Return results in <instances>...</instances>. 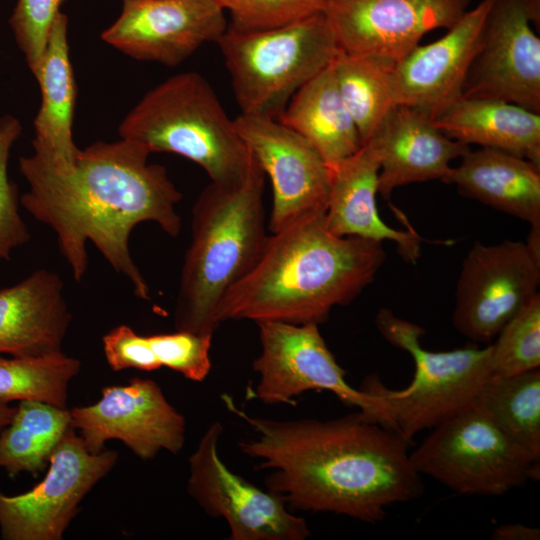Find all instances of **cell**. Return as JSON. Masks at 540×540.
I'll list each match as a JSON object with an SVG mask.
<instances>
[{
  "mask_svg": "<svg viewBox=\"0 0 540 540\" xmlns=\"http://www.w3.org/2000/svg\"><path fill=\"white\" fill-rule=\"evenodd\" d=\"M226 408L254 431L238 443L258 460L269 491L303 511L345 515L366 523L424 491L399 433L360 411L331 420H273L249 415L222 395Z\"/></svg>",
  "mask_w": 540,
  "mask_h": 540,
  "instance_id": "obj_1",
  "label": "cell"
},
{
  "mask_svg": "<svg viewBox=\"0 0 540 540\" xmlns=\"http://www.w3.org/2000/svg\"><path fill=\"white\" fill-rule=\"evenodd\" d=\"M140 143L121 139L97 141L80 149L74 164L55 169L34 154L19 159L29 189L20 203L56 234L61 255L80 282L88 269L92 242L113 270L124 276L133 294L150 300V288L129 249L132 230L154 222L169 236L181 231L176 211L181 192Z\"/></svg>",
  "mask_w": 540,
  "mask_h": 540,
  "instance_id": "obj_2",
  "label": "cell"
},
{
  "mask_svg": "<svg viewBox=\"0 0 540 540\" xmlns=\"http://www.w3.org/2000/svg\"><path fill=\"white\" fill-rule=\"evenodd\" d=\"M385 258L383 242L330 232L325 211L303 216L271 233L255 266L222 298L218 322L319 325L375 279Z\"/></svg>",
  "mask_w": 540,
  "mask_h": 540,
  "instance_id": "obj_3",
  "label": "cell"
},
{
  "mask_svg": "<svg viewBox=\"0 0 540 540\" xmlns=\"http://www.w3.org/2000/svg\"><path fill=\"white\" fill-rule=\"evenodd\" d=\"M265 176L256 161L242 181L210 182L197 197L174 310L176 330L213 335L222 298L260 258L269 237Z\"/></svg>",
  "mask_w": 540,
  "mask_h": 540,
  "instance_id": "obj_4",
  "label": "cell"
},
{
  "mask_svg": "<svg viewBox=\"0 0 540 540\" xmlns=\"http://www.w3.org/2000/svg\"><path fill=\"white\" fill-rule=\"evenodd\" d=\"M118 133L150 153H174L193 161L214 183L240 182L256 162L234 119L196 72L173 75L148 91L124 117Z\"/></svg>",
  "mask_w": 540,
  "mask_h": 540,
  "instance_id": "obj_5",
  "label": "cell"
},
{
  "mask_svg": "<svg viewBox=\"0 0 540 540\" xmlns=\"http://www.w3.org/2000/svg\"><path fill=\"white\" fill-rule=\"evenodd\" d=\"M216 43L241 113L277 120L292 96L340 51L323 11L271 29L227 27Z\"/></svg>",
  "mask_w": 540,
  "mask_h": 540,
  "instance_id": "obj_6",
  "label": "cell"
},
{
  "mask_svg": "<svg viewBox=\"0 0 540 540\" xmlns=\"http://www.w3.org/2000/svg\"><path fill=\"white\" fill-rule=\"evenodd\" d=\"M375 325L387 342L411 355L415 372L401 390L387 388L377 376L366 377L360 389L383 400L393 430L409 443L422 430L473 405L492 377L490 344L429 351L420 342L424 329L387 308L377 312Z\"/></svg>",
  "mask_w": 540,
  "mask_h": 540,
  "instance_id": "obj_7",
  "label": "cell"
},
{
  "mask_svg": "<svg viewBox=\"0 0 540 540\" xmlns=\"http://www.w3.org/2000/svg\"><path fill=\"white\" fill-rule=\"evenodd\" d=\"M432 429L412 465L458 494L501 496L540 477V464L474 404Z\"/></svg>",
  "mask_w": 540,
  "mask_h": 540,
  "instance_id": "obj_8",
  "label": "cell"
},
{
  "mask_svg": "<svg viewBox=\"0 0 540 540\" xmlns=\"http://www.w3.org/2000/svg\"><path fill=\"white\" fill-rule=\"evenodd\" d=\"M261 352L253 362L259 378L253 395L266 404H294L311 390L333 393L368 419L392 429L380 397L352 387L316 324L257 322ZM393 430V429H392Z\"/></svg>",
  "mask_w": 540,
  "mask_h": 540,
  "instance_id": "obj_9",
  "label": "cell"
},
{
  "mask_svg": "<svg viewBox=\"0 0 540 540\" xmlns=\"http://www.w3.org/2000/svg\"><path fill=\"white\" fill-rule=\"evenodd\" d=\"M540 253L527 242L476 241L463 260L452 322L464 337L490 343L536 295Z\"/></svg>",
  "mask_w": 540,
  "mask_h": 540,
  "instance_id": "obj_10",
  "label": "cell"
},
{
  "mask_svg": "<svg viewBox=\"0 0 540 540\" xmlns=\"http://www.w3.org/2000/svg\"><path fill=\"white\" fill-rule=\"evenodd\" d=\"M118 453H91L70 428L50 455L44 479L9 496L0 491V531L5 540H61L87 493L115 466Z\"/></svg>",
  "mask_w": 540,
  "mask_h": 540,
  "instance_id": "obj_11",
  "label": "cell"
},
{
  "mask_svg": "<svg viewBox=\"0 0 540 540\" xmlns=\"http://www.w3.org/2000/svg\"><path fill=\"white\" fill-rule=\"evenodd\" d=\"M540 0H491L461 98L497 99L540 114Z\"/></svg>",
  "mask_w": 540,
  "mask_h": 540,
  "instance_id": "obj_12",
  "label": "cell"
},
{
  "mask_svg": "<svg viewBox=\"0 0 540 540\" xmlns=\"http://www.w3.org/2000/svg\"><path fill=\"white\" fill-rule=\"evenodd\" d=\"M223 425L214 421L189 458L187 491L206 514L223 518L231 540H304L310 537L304 518L286 503L232 472L218 454Z\"/></svg>",
  "mask_w": 540,
  "mask_h": 540,
  "instance_id": "obj_13",
  "label": "cell"
},
{
  "mask_svg": "<svg viewBox=\"0 0 540 540\" xmlns=\"http://www.w3.org/2000/svg\"><path fill=\"white\" fill-rule=\"evenodd\" d=\"M71 424L91 453L115 439L142 460L162 450L177 454L185 443L186 422L151 379L133 378L125 385L106 386L101 398L70 410Z\"/></svg>",
  "mask_w": 540,
  "mask_h": 540,
  "instance_id": "obj_14",
  "label": "cell"
},
{
  "mask_svg": "<svg viewBox=\"0 0 540 540\" xmlns=\"http://www.w3.org/2000/svg\"><path fill=\"white\" fill-rule=\"evenodd\" d=\"M234 124L271 180V233L303 216L326 211L332 169L306 139L269 117L241 113Z\"/></svg>",
  "mask_w": 540,
  "mask_h": 540,
  "instance_id": "obj_15",
  "label": "cell"
},
{
  "mask_svg": "<svg viewBox=\"0 0 540 540\" xmlns=\"http://www.w3.org/2000/svg\"><path fill=\"white\" fill-rule=\"evenodd\" d=\"M470 0H327L323 9L339 48L396 64L428 32L451 28Z\"/></svg>",
  "mask_w": 540,
  "mask_h": 540,
  "instance_id": "obj_16",
  "label": "cell"
},
{
  "mask_svg": "<svg viewBox=\"0 0 540 540\" xmlns=\"http://www.w3.org/2000/svg\"><path fill=\"white\" fill-rule=\"evenodd\" d=\"M227 27L216 0H123L119 16L100 37L131 58L173 67L202 45L216 43Z\"/></svg>",
  "mask_w": 540,
  "mask_h": 540,
  "instance_id": "obj_17",
  "label": "cell"
},
{
  "mask_svg": "<svg viewBox=\"0 0 540 540\" xmlns=\"http://www.w3.org/2000/svg\"><path fill=\"white\" fill-rule=\"evenodd\" d=\"M490 4L491 0H482L443 37L418 45L393 65L390 78L396 104L416 108L435 120L461 98Z\"/></svg>",
  "mask_w": 540,
  "mask_h": 540,
  "instance_id": "obj_18",
  "label": "cell"
},
{
  "mask_svg": "<svg viewBox=\"0 0 540 540\" xmlns=\"http://www.w3.org/2000/svg\"><path fill=\"white\" fill-rule=\"evenodd\" d=\"M367 143L377 153L378 193L386 200L399 186L444 182L450 163L470 150L469 145L445 135L429 115L401 104L390 110Z\"/></svg>",
  "mask_w": 540,
  "mask_h": 540,
  "instance_id": "obj_19",
  "label": "cell"
},
{
  "mask_svg": "<svg viewBox=\"0 0 540 540\" xmlns=\"http://www.w3.org/2000/svg\"><path fill=\"white\" fill-rule=\"evenodd\" d=\"M62 278L39 269L0 290V354L40 356L62 351L72 321Z\"/></svg>",
  "mask_w": 540,
  "mask_h": 540,
  "instance_id": "obj_20",
  "label": "cell"
},
{
  "mask_svg": "<svg viewBox=\"0 0 540 540\" xmlns=\"http://www.w3.org/2000/svg\"><path fill=\"white\" fill-rule=\"evenodd\" d=\"M379 170L377 153L369 143L332 168L326 226L338 236L393 241L400 255L414 262L419 256L421 237L413 229L391 228L380 218L376 203Z\"/></svg>",
  "mask_w": 540,
  "mask_h": 540,
  "instance_id": "obj_21",
  "label": "cell"
},
{
  "mask_svg": "<svg viewBox=\"0 0 540 540\" xmlns=\"http://www.w3.org/2000/svg\"><path fill=\"white\" fill-rule=\"evenodd\" d=\"M35 79L41 104L33 122L32 154L55 169H67L80 149L72 136L77 89L70 60L68 17L62 12L52 24Z\"/></svg>",
  "mask_w": 540,
  "mask_h": 540,
  "instance_id": "obj_22",
  "label": "cell"
},
{
  "mask_svg": "<svg viewBox=\"0 0 540 540\" xmlns=\"http://www.w3.org/2000/svg\"><path fill=\"white\" fill-rule=\"evenodd\" d=\"M444 182L495 209L540 228V166L520 156L487 147L469 150Z\"/></svg>",
  "mask_w": 540,
  "mask_h": 540,
  "instance_id": "obj_23",
  "label": "cell"
},
{
  "mask_svg": "<svg viewBox=\"0 0 540 540\" xmlns=\"http://www.w3.org/2000/svg\"><path fill=\"white\" fill-rule=\"evenodd\" d=\"M434 123L454 140L505 151L540 166V114L517 104L460 98Z\"/></svg>",
  "mask_w": 540,
  "mask_h": 540,
  "instance_id": "obj_24",
  "label": "cell"
},
{
  "mask_svg": "<svg viewBox=\"0 0 540 540\" xmlns=\"http://www.w3.org/2000/svg\"><path fill=\"white\" fill-rule=\"evenodd\" d=\"M278 120L306 139L331 169L363 146L332 64L292 96Z\"/></svg>",
  "mask_w": 540,
  "mask_h": 540,
  "instance_id": "obj_25",
  "label": "cell"
},
{
  "mask_svg": "<svg viewBox=\"0 0 540 540\" xmlns=\"http://www.w3.org/2000/svg\"><path fill=\"white\" fill-rule=\"evenodd\" d=\"M70 428L69 409L20 401L8 425L0 431V467L10 476L27 472L37 477Z\"/></svg>",
  "mask_w": 540,
  "mask_h": 540,
  "instance_id": "obj_26",
  "label": "cell"
},
{
  "mask_svg": "<svg viewBox=\"0 0 540 540\" xmlns=\"http://www.w3.org/2000/svg\"><path fill=\"white\" fill-rule=\"evenodd\" d=\"M474 405L540 463V370L492 376Z\"/></svg>",
  "mask_w": 540,
  "mask_h": 540,
  "instance_id": "obj_27",
  "label": "cell"
},
{
  "mask_svg": "<svg viewBox=\"0 0 540 540\" xmlns=\"http://www.w3.org/2000/svg\"><path fill=\"white\" fill-rule=\"evenodd\" d=\"M393 65L380 58L348 54L341 49L332 62L339 93L363 145L397 105L390 78Z\"/></svg>",
  "mask_w": 540,
  "mask_h": 540,
  "instance_id": "obj_28",
  "label": "cell"
},
{
  "mask_svg": "<svg viewBox=\"0 0 540 540\" xmlns=\"http://www.w3.org/2000/svg\"><path fill=\"white\" fill-rule=\"evenodd\" d=\"M80 361L62 351L4 358L0 356V403L34 400L67 408L68 388Z\"/></svg>",
  "mask_w": 540,
  "mask_h": 540,
  "instance_id": "obj_29",
  "label": "cell"
},
{
  "mask_svg": "<svg viewBox=\"0 0 540 540\" xmlns=\"http://www.w3.org/2000/svg\"><path fill=\"white\" fill-rule=\"evenodd\" d=\"M491 346L492 376L505 377L540 367V294L499 332Z\"/></svg>",
  "mask_w": 540,
  "mask_h": 540,
  "instance_id": "obj_30",
  "label": "cell"
},
{
  "mask_svg": "<svg viewBox=\"0 0 540 540\" xmlns=\"http://www.w3.org/2000/svg\"><path fill=\"white\" fill-rule=\"evenodd\" d=\"M21 133L22 124L15 116H0V262L9 260L14 250L30 240L19 213L17 188L7 170L11 149Z\"/></svg>",
  "mask_w": 540,
  "mask_h": 540,
  "instance_id": "obj_31",
  "label": "cell"
},
{
  "mask_svg": "<svg viewBox=\"0 0 540 540\" xmlns=\"http://www.w3.org/2000/svg\"><path fill=\"white\" fill-rule=\"evenodd\" d=\"M229 11L228 26L237 31H258L283 26L323 11L327 0H216Z\"/></svg>",
  "mask_w": 540,
  "mask_h": 540,
  "instance_id": "obj_32",
  "label": "cell"
},
{
  "mask_svg": "<svg viewBox=\"0 0 540 540\" xmlns=\"http://www.w3.org/2000/svg\"><path fill=\"white\" fill-rule=\"evenodd\" d=\"M66 0H18L9 25L31 73H38L52 24Z\"/></svg>",
  "mask_w": 540,
  "mask_h": 540,
  "instance_id": "obj_33",
  "label": "cell"
},
{
  "mask_svg": "<svg viewBox=\"0 0 540 540\" xmlns=\"http://www.w3.org/2000/svg\"><path fill=\"white\" fill-rule=\"evenodd\" d=\"M212 334L177 330L174 333L149 335L151 349L161 367L174 370L185 378L201 382L211 370Z\"/></svg>",
  "mask_w": 540,
  "mask_h": 540,
  "instance_id": "obj_34",
  "label": "cell"
},
{
  "mask_svg": "<svg viewBox=\"0 0 540 540\" xmlns=\"http://www.w3.org/2000/svg\"><path fill=\"white\" fill-rule=\"evenodd\" d=\"M103 352L113 371L136 369L154 371L161 368L148 336L137 334L126 324L118 325L102 337Z\"/></svg>",
  "mask_w": 540,
  "mask_h": 540,
  "instance_id": "obj_35",
  "label": "cell"
},
{
  "mask_svg": "<svg viewBox=\"0 0 540 540\" xmlns=\"http://www.w3.org/2000/svg\"><path fill=\"white\" fill-rule=\"evenodd\" d=\"M494 540H539L540 529L520 523L502 524L493 529Z\"/></svg>",
  "mask_w": 540,
  "mask_h": 540,
  "instance_id": "obj_36",
  "label": "cell"
},
{
  "mask_svg": "<svg viewBox=\"0 0 540 540\" xmlns=\"http://www.w3.org/2000/svg\"><path fill=\"white\" fill-rule=\"evenodd\" d=\"M15 411L16 407H11L7 403H0V431L8 425Z\"/></svg>",
  "mask_w": 540,
  "mask_h": 540,
  "instance_id": "obj_37",
  "label": "cell"
}]
</instances>
